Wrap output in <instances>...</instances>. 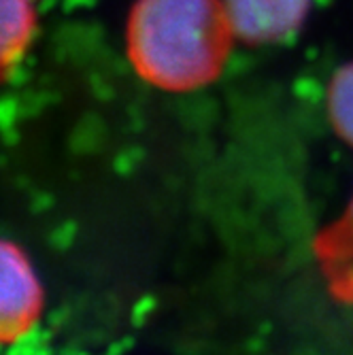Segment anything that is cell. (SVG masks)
I'll return each mask as SVG.
<instances>
[{"label": "cell", "mask_w": 353, "mask_h": 355, "mask_svg": "<svg viewBox=\"0 0 353 355\" xmlns=\"http://www.w3.org/2000/svg\"><path fill=\"white\" fill-rule=\"evenodd\" d=\"M232 28L221 0H139L126 45L139 75L162 89H196L226 62Z\"/></svg>", "instance_id": "1"}, {"label": "cell", "mask_w": 353, "mask_h": 355, "mask_svg": "<svg viewBox=\"0 0 353 355\" xmlns=\"http://www.w3.org/2000/svg\"><path fill=\"white\" fill-rule=\"evenodd\" d=\"M41 315V285L24 253L0 241V345H13L35 330Z\"/></svg>", "instance_id": "2"}, {"label": "cell", "mask_w": 353, "mask_h": 355, "mask_svg": "<svg viewBox=\"0 0 353 355\" xmlns=\"http://www.w3.org/2000/svg\"><path fill=\"white\" fill-rule=\"evenodd\" d=\"M232 35L255 45L292 37L309 15L311 0H221Z\"/></svg>", "instance_id": "3"}, {"label": "cell", "mask_w": 353, "mask_h": 355, "mask_svg": "<svg viewBox=\"0 0 353 355\" xmlns=\"http://www.w3.org/2000/svg\"><path fill=\"white\" fill-rule=\"evenodd\" d=\"M37 21L35 0H0V81L28 51Z\"/></svg>", "instance_id": "4"}, {"label": "cell", "mask_w": 353, "mask_h": 355, "mask_svg": "<svg viewBox=\"0 0 353 355\" xmlns=\"http://www.w3.org/2000/svg\"><path fill=\"white\" fill-rule=\"evenodd\" d=\"M326 107L336 135L353 147V62L332 77Z\"/></svg>", "instance_id": "5"}, {"label": "cell", "mask_w": 353, "mask_h": 355, "mask_svg": "<svg viewBox=\"0 0 353 355\" xmlns=\"http://www.w3.org/2000/svg\"><path fill=\"white\" fill-rule=\"evenodd\" d=\"M349 221L353 225V196H351V205H349Z\"/></svg>", "instance_id": "6"}]
</instances>
